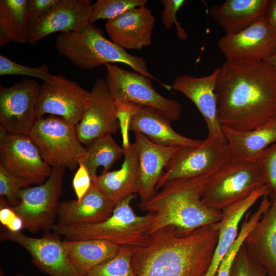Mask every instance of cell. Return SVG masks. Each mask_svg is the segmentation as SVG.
<instances>
[{
  "label": "cell",
  "mask_w": 276,
  "mask_h": 276,
  "mask_svg": "<svg viewBox=\"0 0 276 276\" xmlns=\"http://www.w3.org/2000/svg\"><path fill=\"white\" fill-rule=\"evenodd\" d=\"M215 92L222 126L248 131L276 117V70L266 62L226 60Z\"/></svg>",
  "instance_id": "cell-1"
},
{
  "label": "cell",
  "mask_w": 276,
  "mask_h": 276,
  "mask_svg": "<svg viewBox=\"0 0 276 276\" xmlns=\"http://www.w3.org/2000/svg\"><path fill=\"white\" fill-rule=\"evenodd\" d=\"M218 237L215 223L192 229L164 227L133 247V269L137 276H205Z\"/></svg>",
  "instance_id": "cell-2"
},
{
  "label": "cell",
  "mask_w": 276,
  "mask_h": 276,
  "mask_svg": "<svg viewBox=\"0 0 276 276\" xmlns=\"http://www.w3.org/2000/svg\"><path fill=\"white\" fill-rule=\"evenodd\" d=\"M211 177L203 175L168 182L147 201L139 202L141 211L154 214L151 234L168 226L192 229L219 221L222 211L208 208L201 200Z\"/></svg>",
  "instance_id": "cell-3"
},
{
  "label": "cell",
  "mask_w": 276,
  "mask_h": 276,
  "mask_svg": "<svg viewBox=\"0 0 276 276\" xmlns=\"http://www.w3.org/2000/svg\"><path fill=\"white\" fill-rule=\"evenodd\" d=\"M55 47L59 55L81 69L90 70L106 63L120 62L159 82L149 72L144 57L131 55L106 39L102 31L94 24L88 23L79 31L60 33Z\"/></svg>",
  "instance_id": "cell-4"
},
{
  "label": "cell",
  "mask_w": 276,
  "mask_h": 276,
  "mask_svg": "<svg viewBox=\"0 0 276 276\" xmlns=\"http://www.w3.org/2000/svg\"><path fill=\"white\" fill-rule=\"evenodd\" d=\"M135 197L136 194L130 195L118 202L111 216L102 222L76 226H62L56 223L51 229L68 240L101 239L119 246H142L151 234L154 214L137 215L130 205Z\"/></svg>",
  "instance_id": "cell-5"
},
{
  "label": "cell",
  "mask_w": 276,
  "mask_h": 276,
  "mask_svg": "<svg viewBox=\"0 0 276 276\" xmlns=\"http://www.w3.org/2000/svg\"><path fill=\"white\" fill-rule=\"evenodd\" d=\"M29 136L52 168L61 167L73 171L79 167V160L86 151L76 125L58 116L37 119Z\"/></svg>",
  "instance_id": "cell-6"
},
{
  "label": "cell",
  "mask_w": 276,
  "mask_h": 276,
  "mask_svg": "<svg viewBox=\"0 0 276 276\" xmlns=\"http://www.w3.org/2000/svg\"><path fill=\"white\" fill-rule=\"evenodd\" d=\"M265 185L263 168L258 160H232L210 178L201 200L208 208L222 211Z\"/></svg>",
  "instance_id": "cell-7"
},
{
  "label": "cell",
  "mask_w": 276,
  "mask_h": 276,
  "mask_svg": "<svg viewBox=\"0 0 276 276\" xmlns=\"http://www.w3.org/2000/svg\"><path fill=\"white\" fill-rule=\"evenodd\" d=\"M232 159L228 144L216 137L208 136L198 147L180 148L166 166L156 191L172 180L203 175L212 176Z\"/></svg>",
  "instance_id": "cell-8"
},
{
  "label": "cell",
  "mask_w": 276,
  "mask_h": 276,
  "mask_svg": "<svg viewBox=\"0 0 276 276\" xmlns=\"http://www.w3.org/2000/svg\"><path fill=\"white\" fill-rule=\"evenodd\" d=\"M104 65L107 86L116 103L133 104L156 109L172 122L180 118L179 103L160 95L153 87L151 79L112 63Z\"/></svg>",
  "instance_id": "cell-9"
},
{
  "label": "cell",
  "mask_w": 276,
  "mask_h": 276,
  "mask_svg": "<svg viewBox=\"0 0 276 276\" xmlns=\"http://www.w3.org/2000/svg\"><path fill=\"white\" fill-rule=\"evenodd\" d=\"M65 169L52 167L51 175L43 183L18 191L19 202L12 208L21 219L23 229L35 234L49 231L55 224Z\"/></svg>",
  "instance_id": "cell-10"
},
{
  "label": "cell",
  "mask_w": 276,
  "mask_h": 276,
  "mask_svg": "<svg viewBox=\"0 0 276 276\" xmlns=\"http://www.w3.org/2000/svg\"><path fill=\"white\" fill-rule=\"evenodd\" d=\"M90 98L88 91L77 82L61 75L43 81L36 105L37 119L46 114L58 116L75 125L82 119Z\"/></svg>",
  "instance_id": "cell-11"
},
{
  "label": "cell",
  "mask_w": 276,
  "mask_h": 276,
  "mask_svg": "<svg viewBox=\"0 0 276 276\" xmlns=\"http://www.w3.org/2000/svg\"><path fill=\"white\" fill-rule=\"evenodd\" d=\"M116 105L120 125H125L128 131L144 134L155 144L188 148L198 147L204 142V140L191 139L176 132L171 127L172 122L156 109L133 104Z\"/></svg>",
  "instance_id": "cell-12"
},
{
  "label": "cell",
  "mask_w": 276,
  "mask_h": 276,
  "mask_svg": "<svg viewBox=\"0 0 276 276\" xmlns=\"http://www.w3.org/2000/svg\"><path fill=\"white\" fill-rule=\"evenodd\" d=\"M41 86L24 79L0 87V124L7 133L29 135L37 118L35 109Z\"/></svg>",
  "instance_id": "cell-13"
},
{
  "label": "cell",
  "mask_w": 276,
  "mask_h": 276,
  "mask_svg": "<svg viewBox=\"0 0 276 276\" xmlns=\"http://www.w3.org/2000/svg\"><path fill=\"white\" fill-rule=\"evenodd\" d=\"M0 167L38 185L45 182L52 171L29 135L8 133L0 137Z\"/></svg>",
  "instance_id": "cell-14"
},
{
  "label": "cell",
  "mask_w": 276,
  "mask_h": 276,
  "mask_svg": "<svg viewBox=\"0 0 276 276\" xmlns=\"http://www.w3.org/2000/svg\"><path fill=\"white\" fill-rule=\"evenodd\" d=\"M59 237L54 233L33 238L5 228L1 232V241H11L24 247L31 255L32 263L41 271L51 276H84L70 261Z\"/></svg>",
  "instance_id": "cell-15"
},
{
  "label": "cell",
  "mask_w": 276,
  "mask_h": 276,
  "mask_svg": "<svg viewBox=\"0 0 276 276\" xmlns=\"http://www.w3.org/2000/svg\"><path fill=\"white\" fill-rule=\"evenodd\" d=\"M120 126L116 103L105 80L99 79L93 84L84 116L76 125L79 139L82 144L88 146L98 138L116 133Z\"/></svg>",
  "instance_id": "cell-16"
},
{
  "label": "cell",
  "mask_w": 276,
  "mask_h": 276,
  "mask_svg": "<svg viewBox=\"0 0 276 276\" xmlns=\"http://www.w3.org/2000/svg\"><path fill=\"white\" fill-rule=\"evenodd\" d=\"M218 46L226 60L261 61L276 53V38L263 17L240 32L225 35Z\"/></svg>",
  "instance_id": "cell-17"
},
{
  "label": "cell",
  "mask_w": 276,
  "mask_h": 276,
  "mask_svg": "<svg viewBox=\"0 0 276 276\" xmlns=\"http://www.w3.org/2000/svg\"><path fill=\"white\" fill-rule=\"evenodd\" d=\"M93 9L88 0H58L45 14L31 23L28 43L34 45L55 32L81 30L89 23Z\"/></svg>",
  "instance_id": "cell-18"
},
{
  "label": "cell",
  "mask_w": 276,
  "mask_h": 276,
  "mask_svg": "<svg viewBox=\"0 0 276 276\" xmlns=\"http://www.w3.org/2000/svg\"><path fill=\"white\" fill-rule=\"evenodd\" d=\"M219 67L211 74L202 77L182 75L176 77L171 88L178 91L197 107L204 119L208 129V136L216 137L227 142L219 121L215 90Z\"/></svg>",
  "instance_id": "cell-19"
},
{
  "label": "cell",
  "mask_w": 276,
  "mask_h": 276,
  "mask_svg": "<svg viewBox=\"0 0 276 276\" xmlns=\"http://www.w3.org/2000/svg\"><path fill=\"white\" fill-rule=\"evenodd\" d=\"M155 18L146 6L132 9L105 24L112 41L124 49L141 50L152 43Z\"/></svg>",
  "instance_id": "cell-20"
},
{
  "label": "cell",
  "mask_w": 276,
  "mask_h": 276,
  "mask_svg": "<svg viewBox=\"0 0 276 276\" xmlns=\"http://www.w3.org/2000/svg\"><path fill=\"white\" fill-rule=\"evenodd\" d=\"M134 133L139 162L140 185L137 194L140 202H145L156 193V185L163 170L180 148L159 145L141 133Z\"/></svg>",
  "instance_id": "cell-21"
},
{
  "label": "cell",
  "mask_w": 276,
  "mask_h": 276,
  "mask_svg": "<svg viewBox=\"0 0 276 276\" xmlns=\"http://www.w3.org/2000/svg\"><path fill=\"white\" fill-rule=\"evenodd\" d=\"M114 206V204L92 182L89 189L80 200L60 202L57 224L76 226L100 223L111 216Z\"/></svg>",
  "instance_id": "cell-22"
},
{
  "label": "cell",
  "mask_w": 276,
  "mask_h": 276,
  "mask_svg": "<svg viewBox=\"0 0 276 276\" xmlns=\"http://www.w3.org/2000/svg\"><path fill=\"white\" fill-rule=\"evenodd\" d=\"M124 161L117 170L103 171L94 183L116 205L126 197L137 194L140 185L139 162L135 143L123 145Z\"/></svg>",
  "instance_id": "cell-23"
},
{
  "label": "cell",
  "mask_w": 276,
  "mask_h": 276,
  "mask_svg": "<svg viewBox=\"0 0 276 276\" xmlns=\"http://www.w3.org/2000/svg\"><path fill=\"white\" fill-rule=\"evenodd\" d=\"M271 195L266 185L255 190L245 199L222 211L221 219L215 223L219 231V237L213 260L205 276H216L219 265L235 243L238 234L239 225L249 209L261 197Z\"/></svg>",
  "instance_id": "cell-24"
},
{
  "label": "cell",
  "mask_w": 276,
  "mask_h": 276,
  "mask_svg": "<svg viewBox=\"0 0 276 276\" xmlns=\"http://www.w3.org/2000/svg\"><path fill=\"white\" fill-rule=\"evenodd\" d=\"M271 196L270 206L247 234L242 245L268 276H276V193Z\"/></svg>",
  "instance_id": "cell-25"
},
{
  "label": "cell",
  "mask_w": 276,
  "mask_h": 276,
  "mask_svg": "<svg viewBox=\"0 0 276 276\" xmlns=\"http://www.w3.org/2000/svg\"><path fill=\"white\" fill-rule=\"evenodd\" d=\"M268 0H226L212 6V19L225 35L240 32L264 17Z\"/></svg>",
  "instance_id": "cell-26"
},
{
  "label": "cell",
  "mask_w": 276,
  "mask_h": 276,
  "mask_svg": "<svg viewBox=\"0 0 276 276\" xmlns=\"http://www.w3.org/2000/svg\"><path fill=\"white\" fill-rule=\"evenodd\" d=\"M222 129L233 161L258 160L262 151L276 142V117L251 131H237L224 126Z\"/></svg>",
  "instance_id": "cell-27"
},
{
  "label": "cell",
  "mask_w": 276,
  "mask_h": 276,
  "mask_svg": "<svg viewBox=\"0 0 276 276\" xmlns=\"http://www.w3.org/2000/svg\"><path fill=\"white\" fill-rule=\"evenodd\" d=\"M63 244L73 265L83 275L112 259L120 246L101 239L65 240Z\"/></svg>",
  "instance_id": "cell-28"
},
{
  "label": "cell",
  "mask_w": 276,
  "mask_h": 276,
  "mask_svg": "<svg viewBox=\"0 0 276 276\" xmlns=\"http://www.w3.org/2000/svg\"><path fill=\"white\" fill-rule=\"evenodd\" d=\"M28 0L0 1V46L15 42L28 43L31 21Z\"/></svg>",
  "instance_id": "cell-29"
},
{
  "label": "cell",
  "mask_w": 276,
  "mask_h": 276,
  "mask_svg": "<svg viewBox=\"0 0 276 276\" xmlns=\"http://www.w3.org/2000/svg\"><path fill=\"white\" fill-rule=\"evenodd\" d=\"M123 155V148L116 143L111 134H107L95 140L86 147L79 165L81 164L87 169L93 182L99 167H103V171H109Z\"/></svg>",
  "instance_id": "cell-30"
},
{
  "label": "cell",
  "mask_w": 276,
  "mask_h": 276,
  "mask_svg": "<svg viewBox=\"0 0 276 276\" xmlns=\"http://www.w3.org/2000/svg\"><path fill=\"white\" fill-rule=\"evenodd\" d=\"M133 250L132 246H120L112 259L96 267L85 276H137L131 264Z\"/></svg>",
  "instance_id": "cell-31"
},
{
  "label": "cell",
  "mask_w": 276,
  "mask_h": 276,
  "mask_svg": "<svg viewBox=\"0 0 276 276\" xmlns=\"http://www.w3.org/2000/svg\"><path fill=\"white\" fill-rule=\"evenodd\" d=\"M147 0H98L93 6L89 23L99 19L110 20L127 11L146 6Z\"/></svg>",
  "instance_id": "cell-32"
},
{
  "label": "cell",
  "mask_w": 276,
  "mask_h": 276,
  "mask_svg": "<svg viewBox=\"0 0 276 276\" xmlns=\"http://www.w3.org/2000/svg\"><path fill=\"white\" fill-rule=\"evenodd\" d=\"M262 217L261 211L248 212L243 218L238 237L227 254L221 261L216 276H229L230 269L235 255L247 234L254 228Z\"/></svg>",
  "instance_id": "cell-33"
},
{
  "label": "cell",
  "mask_w": 276,
  "mask_h": 276,
  "mask_svg": "<svg viewBox=\"0 0 276 276\" xmlns=\"http://www.w3.org/2000/svg\"><path fill=\"white\" fill-rule=\"evenodd\" d=\"M0 75L27 76L40 79L43 81H51L54 78V75L48 72V67L44 65L37 67H28L2 55H0Z\"/></svg>",
  "instance_id": "cell-34"
},
{
  "label": "cell",
  "mask_w": 276,
  "mask_h": 276,
  "mask_svg": "<svg viewBox=\"0 0 276 276\" xmlns=\"http://www.w3.org/2000/svg\"><path fill=\"white\" fill-rule=\"evenodd\" d=\"M229 276H268L264 268L247 253L241 245L235 256Z\"/></svg>",
  "instance_id": "cell-35"
},
{
  "label": "cell",
  "mask_w": 276,
  "mask_h": 276,
  "mask_svg": "<svg viewBox=\"0 0 276 276\" xmlns=\"http://www.w3.org/2000/svg\"><path fill=\"white\" fill-rule=\"evenodd\" d=\"M30 184L29 181L9 173L0 167V196L5 198L11 207L19 202L17 196L18 191Z\"/></svg>",
  "instance_id": "cell-36"
},
{
  "label": "cell",
  "mask_w": 276,
  "mask_h": 276,
  "mask_svg": "<svg viewBox=\"0 0 276 276\" xmlns=\"http://www.w3.org/2000/svg\"><path fill=\"white\" fill-rule=\"evenodd\" d=\"M159 2L163 5L164 9L161 14V20L167 29H170L175 25L176 34L179 39L186 40L188 34L177 21L176 14L185 3L183 0H161Z\"/></svg>",
  "instance_id": "cell-37"
},
{
  "label": "cell",
  "mask_w": 276,
  "mask_h": 276,
  "mask_svg": "<svg viewBox=\"0 0 276 276\" xmlns=\"http://www.w3.org/2000/svg\"><path fill=\"white\" fill-rule=\"evenodd\" d=\"M258 161L261 164L265 180V185L271 192L276 193V143L272 144L261 153Z\"/></svg>",
  "instance_id": "cell-38"
},
{
  "label": "cell",
  "mask_w": 276,
  "mask_h": 276,
  "mask_svg": "<svg viewBox=\"0 0 276 276\" xmlns=\"http://www.w3.org/2000/svg\"><path fill=\"white\" fill-rule=\"evenodd\" d=\"M0 221L4 228L10 231L20 232L23 229L21 219L3 197H1L0 199Z\"/></svg>",
  "instance_id": "cell-39"
},
{
  "label": "cell",
  "mask_w": 276,
  "mask_h": 276,
  "mask_svg": "<svg viewBox=\"0 0 276 276\" xmlns=\"http://www.w3.org/2000/svg\"><path fill=\"white\" fill-rule=\"evenodd\" d=\"M92 181L87 169L79 164L73 179V187L78 200L81 199L89 189Z\"/></svg>",
  "instance_id": "cell-40"
},
{
  "label": "cell",
  "mask_w": 276,
  "mask_h": 276,
  "mask_svg": "<svg viewBox=\"0 0 276 276\" xmlns=\"http://www.w3.org/2000/svg\"><path fill=\"white\" fill-rule=\"evenodd\" d=\"M58 2V0H28V12L31 23L45 14Z\"/></svg>",
  "instance_id": "cell-41"
},
{
  "label": "cell",
  "mask_w": 276,
  "mask_h": 276,
  "mask_svg": "<svg viewBox=\"0 0 276 276\" xmlns=\"http://www.w3.org/2000/svg\"><path fill=\"white\" fill-rule=\"evenodd\" d=\"M264 18L270 32L276 38V0H268Z\"/></svg>",
  "instance_id": "cell-42"
},
{
  "label": "cell",
  "mask_w": 276,
  "mask_h": 276,
  "mask_svg": "<svg viewBox=\"0 0 276 276\" xmlns=\"http://www.w3.org/2000/svg\"><path fill=\"white\" fill-rule=\"evenodd\" d=\"M264 61L270 64L276 70V53L265 59Z\"/></svg>",
  "instance_id": "cell-43"
},
{
  "label": "cell",
  "mask_w": 276,
  "mask_h": 276,
  "mask_svg": "<svg viewBox=\"0 0 276 276\" xmlns=\"http://www.w3.org/2000/svg\"><path fill=\"white\" fill-rule=\"evenodd\" d=\"M14 276H24V275L22 273H17Z\"/></svg>",
  "instance_id": "cell-44"
}]
</instances>
